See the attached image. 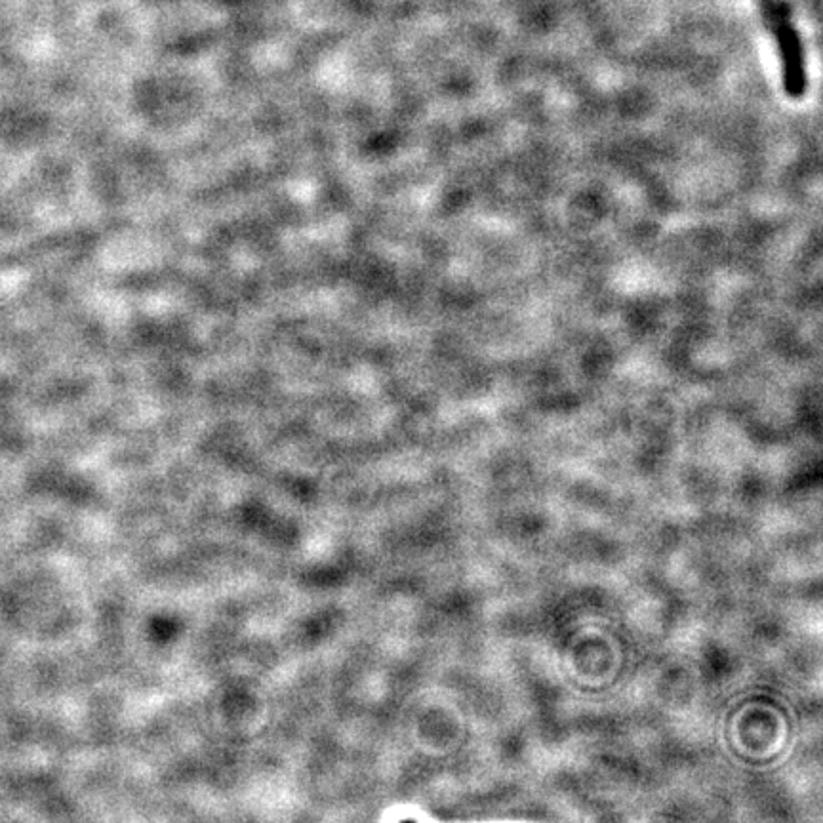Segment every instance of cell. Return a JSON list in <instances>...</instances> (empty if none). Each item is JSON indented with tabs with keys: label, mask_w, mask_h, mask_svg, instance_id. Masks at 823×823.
Masks as SVG:
<instances>
[{
	"label": "cell",
	"mask_w": 823,
	"mask_h": 823,
	"mask_svg": "<svg viewBox=\"0 0 823 823\" xmlns=\"http://www.w3.org/2000/svg\"><path fill=\"white\" fill-rule=\"evenodd\" d=\"M761 4L768 29L780 50L783 92L791 100H801L808 90V71L801 37L782 0H761Z\"/></svg>",
	"instance_id": "obj_1"
}]
</instances>
